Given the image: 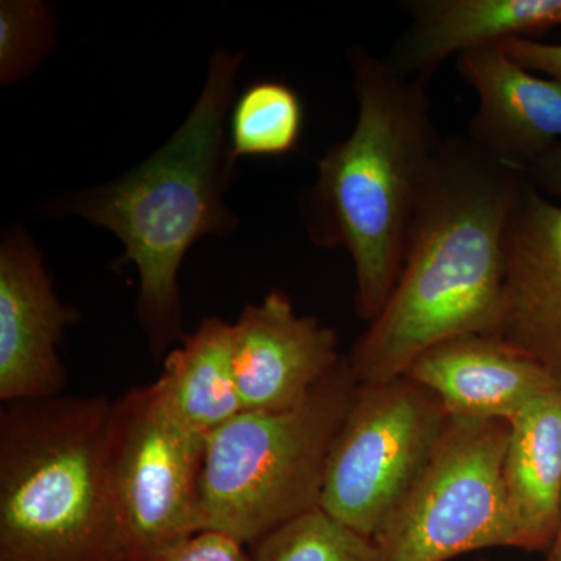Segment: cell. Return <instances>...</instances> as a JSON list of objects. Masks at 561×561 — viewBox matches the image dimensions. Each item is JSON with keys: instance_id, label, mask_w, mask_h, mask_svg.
Here are the masks:
<instances>
[{"instance_id": "obj_1", "label": "cell", "mask_w": 561, "mask_h": 561, "mask_svg": "<svg viewBox=\"0 0 561 561\" xmlns=\"http://www.w3.org/2000/svg\"><path fill=\"white\" fill-rule=\"evenodd\" d=\"M527 181L463 136L442 140L397 286L348 354L359 386L402 378L437 343L496 334L505 232Z\"/></svg>"}, {"instance_id": "obj_2", "label": "cell", "mask_w": 561, "mask_h": 561, "mask_svg": "<svg viewBox=\"0 0 561 561\" xmlns=\"http://www.w3.org/2000/svg\"><path fill=\"white\" fill-rule=\"evenodd\" d=\"M243 54L217 49L186 119L171 139L117 180L73 192L50 206L113 232L139 275L138 320L154 359L183 341L179 273L206 236L234 231L225 203L236 161L227 116Z\"/></svg>"}, {"instance_id": "obj_3", "label": "cell", "mask_w": 561, "mask_h": 561, "mask_svg": "<svg viewBox=\"0 0 561 561\" xmlns=\"http://www.w3.org/2000/svg\"><path fill=\"white\" fill-rule=\"evenodd\" d=\"M350 65L356 125L317 161V180L301 210L316 245L348 251L354 306L371 323L400 278L413 217L443 139L427 84L405 79L364 47L351 49Z\"/></svg>"}, {"instance_id": "obj_4", "label": "cell", "mask_w": 561, "mask_h": 561, "mask_svg": "<svg viewBox=\"0 0 561 561\" xmlns=\"http://www.w3.org/2000/svg\"><path fill=\"white\" fill-rule=\"evenodd\" d=\"M113 400L60 394L0 411V561H124L106 478Z\"/></svg>"}, {"instance_id": "obj_5", "label": "cell", "mask_w": 561, "mask_h": 561, "mask_svg": "<svg viewBox=\"0 0 561 561\" xmlns=\"http://www.w3.org/2000/svg\"><path fill=\"white\" fill-rule=\"evenodd\" d=\"M359 387L348 356L286 411H243L206 437L202 530L253 546L320 508L328 459Z\"/></svg>"}, {"instance_id": "obj_6", "label": "cell", "mask_w": 561, "mask_h": 561, "mask_svg": "<svg viewBox=\"0 0 561 561\" xmlns=\"http://www.w3.org/2000/svg\"><path fill=\"white\" fill-rule=\"evenodd\" d=\"M511 423L451 419L419 479L375 535L382 561H449L518 548L504 483Z\"/></svg>"}, {"instance_id": "obj_7", "label": "cell", "mask_w": 561, "mask_h": 561, "mask_svg": "<svg viewBox=\"0 0 561 561\" xmlns=\"http://www.w3.org/2000/svg\"><path fill=\"white\" fill-rule=\"evenodd\" d=\"M205 442L169 412L153 382L113 401L105 467L124 561H158L202 530Z\"/></svg>"}, {"instance_id": "obj_8", "label": "cell", "mask_w": 561, "mask_h": 561, "mask_svg": "<svg viewBox=\"0 0 561 561\" xmlns=\"http://www.w3.org/2000/svg\"><path fill=\"white\" fill-rule=\"evenodd\" d=\"M449 416L408 376L359 386L332 445L320 508L375 538L412 489Z\"/></svg>"}, {"instance_id": "obj_9", "label": "cell", "mask_w": 561, "mask_h": 561, "mask_svg": "<svg viewBox=\"0 0 561 561\" xmlns=\"http://www.w3.org/2000/svg\"><path fill=\"white\" fill-rule=\"evenodd\" d=\"M79 320L55 291L44 256L18 227L0 243V400L60 397L68 373L58 354L66 327Z\"/></svg>"}, {"instance_id": "obj_10", "label": "cell", "mask_w": 561, "mask_h": 561, "mask_svg": "<svg viewBox=\"0 0 561 561\" xmlns=\"http://www.w3.org/2000/svg\"><path fill=\"white\" fill-rule=\"evenodd\" d=\"M342 359L335 331L295 311L283 290L247 305L232 323V365L243 411L295 408Z\"/></svg>"}, {"instance_id": "obj_11", "label": "cell", "mask_w": 561, "mask_h": 561, "mask_svg": "<svg viewBox=\"0 0 561 561\" xmlns=\"http://www.w3.org/2000/svg\"><path fill=\"white\" fill-rule=\"evenodd\" d=\"M497 337L537 360L561 386V205L527 181L504 242Z\"/></svg>"}, {"instance_id": "obj_12", "label": "cell", "mask_w": 561, "mask_h": 561, "mask_svg": "<svg viewBox=\"0 0 561 561\" xmlns=\"http://www.w3.org/2000/svg\"><path fill=\"white\" fill-rule=\"evenodd\" d=\"M457 70L479 99L467 138L486 157L527 173L561 146V80L523 68L500 44L459 55Z\"/></svg>"}, {"instance_id": "obj_13", "label": "cell", "mask_w": 561, "mask_h": 561, "mask_svg": "<svg viewBox=\"0 0 561 561\" xmlns=\"http://www.w3.org/2000/svg\"><path fill=\"white\" fill-rule=\"evenodd\" d=\"M451 419L511 421L560 383L537 360L494 334H467L420 354L408 373Z\"/></svg>"}, {"instance_id": "obj_14", "label": "cell", "mask_w": 561, "mask_h": 561, "mask_svg": "<svg viewBox=\"0 0 561 561\" xmlns=\"http://www.w3.org/2000/svg\"><path fill=\"white\" fill-rule=\"evenodd\" d=\"M408 27L386 57L405 79L430 84L443 62L478 47L560 25L561 0H404Z\"/></svg>"}, {"instance_id": "obj_15", "label": "cell", "mask_w": 561, "mask_h": 561, "mask_svg": "<svg viewBox=\"0 0 561 561\" xmlns=\"http://www.w3.org/2000/svg\"><path fill=\"white\" fill-rule=\"evenodd\" d=\"M508 423L502 472L519 549L549 551L561 524V386Z\"/></svg>"}, {"instance_id": "obj_16", "label": "cell", "mask_w": 561, "mask_h": 561, "mask_svg": "<svg viewBox=\"0 0 561 561\" xmlns=\"http://www.w3.org/2000/svg\"><path fill=\"white\" fill-rule=\"evenodd\" d=\"M153 386L169 412L202 437L238 416L243 405L232 365V323L203 319L165 354Z\"/></svg>"}, {"instance_id": "obj_17", "label": "cell", "mask_w": 561, "mask_h": 561, "mask_svg": "<svg viewBox=\"0 0 561 561\" xmlns=\"http://www.w3.org/2000/svg\"><path fill=\"white\" fill-rule=\"evenodd\" d=\"M302 119V103L289 84L276 80L250 84L230 111L232 160L291 153L300 142Z\"/></svg>"}, {"instance_id": "obj_18", "label": "cell", "mask_w": 561, "mask_h": 561, "mask_svg": "<svg viewBox=\"0 0 561 561\" xmlns=\"http://www.w3.org/2000/svg\"><path fill=\"white\" fill-rule=\"evenodd\" d=\"M251 561H382L370 537L317 508L254 542Z\"/></svg>"}, {"instance_id": "obj_19", "label": "cell", "mask_w": 561, "mask_h": 561, "mask_svg": "<svg viewBox=\"0 0 561 561\" xmlns=\"http://www.w3.org/2000/svg\"><path fill=\"white\" fill-rule=\"evenodd\" d=\"M57 20L39 0L0 2V84L20 83L38 68L55 44Z\"/></svg>"}, {"instance_id": "obj_20", "label": "cell", "mask_w": 561, "mask_h": 561, "mask_svg": "<svg viewBox=\"0 0 561 561\" xmlns=\"http://www.w3.org/2000/svg\"><path fill=\"white\" fill-rule=\"evenodd\" d=\"M245 546L227 531L203 529L162 553L158 561H251Z\"/></svg>"}, {"instance_id": "obj_21", "label": "cell", "mask_w": 561, "mask_h": 561, "mask_svg": "<svg viewBox=\"0 0 561 561\" xmlns=\"http://www.w3.org/2000/svg\"><path fill=\"white\" fill-rule=\"evenodd\" d=\"M502 50L530 72L561 80V44H542L530 38H511L500 43Z\"/></svg>"}, {"instance_id": "obj_22", "label": "cell", "mask_w": 561, "mask_h": 561, "mask_svg": "<svg viewBox=\"0 0 561 561\" xmlns=\"http://www.w3.org/2000/svg\"><path fill=\"white\" fill-rule=\"evenodd\" d=\"M527 176L538 191L561 198V146L535 162Z\"/></svg>"}, {"instance_id": "obj_23", "label": "cell", "mask_w": 561, "mask_h": 561, "mask_svg": "<svg viewBox=\"0 0 561 561\" xmlns=\"http://www.w3.org/2000/svg\"><path fill=\"white\" fill-rule=\"evenodd\" d=\"M545 561H561V524L556 541H553V545L549 548Z\"/></svg>"}, {"instance_id": "obj_24", "label": "cell", "mask_w": 561, "mask_h": 561, "mask_svg": "<svg viewBox=\"0 0 561 561\" xmlns=\"http://www.w3.org/2000/svg\"><path fill=\"white\" fill-rule=\"evenodd\" d=\"M478 561H486V560H478Z\"/></svg>"}, {"instance_id": "obj_25", "label": "cell", "mask_w": 561, "mask_h": 561, "mask_svg": "<svg viewBox=\"0 0 561 561\" xmlns=\"http://www.w3.org/2000/svg\"><path fill=\"white\" fill-rule=\"evenodd\" d=\"M560 25H561V20H560Z\"/></svg>"}]
</instances>
